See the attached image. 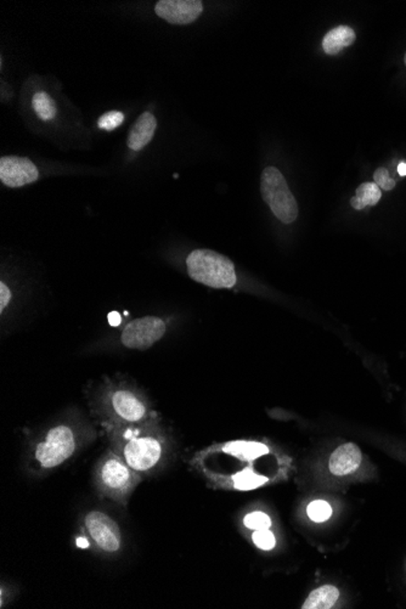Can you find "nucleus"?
Masks as SVG:
<instances>
[{"label": "nucleus", "mask_w": 406, "mask_h": 609, "mask_svg": "<svg viewBox=\"0 0 406 609\" xmlns=\"http://www.w3.org/2000/svg\"><path fill=\"white\" fill-rule=\"evenodd\" d=\"M186 266L192 280L212 289H231L237 280L232 261L211 250L191 252Z\"/></svg>", "instance_id": "nucleus-1"}, {"label": "nucleus", "mask_w": 406, "mask_h": 609, "mask_svg": "<svg viewBox=\"0 0 406 609\" xmlns=\"http://www.w3.org/2000/svg\"><path fill=\"white\" fill-rule=\"evenodd\" d=\"M232 481H234V488L237 490H253L255 488L265 484L268 481V478L255 474L251 468H245L244 471L239 472L232 477Z\"/></svg>", "instance_id": "nucleus-17"}, {"label": "nucleus", "mask_w": 406, "mask_h": 609, "mask_svg": "<svg viewBox=\"0 0 406 609\" xmlns=\"http://www.w3.org/2000/svg\"><path fill=\"white\" fill-rule=\"evenodd\" d=\"M137 479L132 467L118 456L108 457L99 470V481L103 490L117 499H122L132 492Z\"/></svg>", "instance_id": "nucleus-4"}, {"label": "nucleus", "mask_w": 406, "mask_h": 609, "mask_svg": "<svg viewBox=\"0 0 406 609\" xmlns=\"http://www.w3.org/2000/svg\"><path fill=\"white\" fill-rule=\"evenodd\" d=\"M223 450L232 456L239 457L241 460L252 461L257 457L267 455L269 452V447L263 443L236 440V442L228 443Z\"/></svg>", "instance_id": "nucleus-14"}, {"label": "nucleus", "mask_w": 406, "mask_h": 609, "mask_svg": "<svg viewBox=\"0 0 406 609\" xmlns=\"http://www.w3.org/2000/svg\"><path fill=\"white\" fill-rule=\"evenodd\" d=\"M355 32L349 26H338L323 37V49L328 55H337L355 42Z\"/></svg>", "instance_id": "nucleus-13"}, {"label": "nucleus", "mask_w": 406, "mask_h": 609, "mask_svg": "<svg viewBox=\"0 0 406 609\" xmlns=\"http://www.w3.org/2000/svg\"><path fill=\"white\" fill-rule=\"evenodd\" d=\"M404 62H405V66H406V53H405V58H404Z\"/></svg>", "instance_id": "nucleus-28"}, {"label": "nucleus", "mask_w": 406, "mask_h": 609, "mask_svg": "<svg viewBox=\"0 0 406 609\" xmlns=\"http://www.w3.org/2000/svg\"><path fill=\"white\" fill-rule=\"evenodd\" d=\"M112 408L119 418L128 422H137L146 416V406L128 391H118L113 394Z\"/></svg>", "instance_id": "nucleus-11"}, {"label": "nucleus", "mask_w": 406, "mask_h": 609, "mask_svg": "<svg viewBox=\"0 0 406 609\" xmlns=\"http://www.w3.org/2000/svg\"><path fill=\"white\" fill-rule=\"evenodd\" d=\"M307 513L312 521L320 523V522L328 521L332 515V508L328 502L323 501V500H315V501L309 504Z\"/></svg>", "instance_id": "nucleus-19"}, {"label": "nucleus", "mask_w": 406, "mask_h": 609, "mask_svg": "<svg viewBox=\"0 0 406 609\" xmlns=\"http://www.w3.org/2000/svg\"><path fill=\"white\" fill-rule=\"evenodd\" d=\"M166 334V324L158 316H144L133 320L123 329L121 341L126 348L145 350Z\"/></svg>", "instance_id": "nucleus-5"}, {"label": "nucleus", "mask_w": 406, "mask_h": 609, "mask_svg": "<svg viewBox=\"0 0 406 609\" xmlns=\"http://www.w3.org/2000/svg\"><path fill=\"white\" fill-rule=\"evenodd\" d=\"M11 300V291L8 286L1 282L0 284V311L3 313L6 308V305L9 304Z\"/></svg>", "instance_id": "nucleus-24"}, {"label": "nucleus", "mask_w": 406, "mask_h": 609, "mask_svg": "<svg viewBox=\"0 0 406 609\" xmlns=\"http://www.w3.org/2000/svg\"><path fill=\"white\" fill-rule=\"evenodd\" d=\"M373 180L375 184L380 189H383L386 191H391V189L396 187V180L389 175V172L386 168H378L375 174H373Z\"/></svg>", "instance_id": "nucleus-23"}, {"label": "nucleus", "mask_w": 406, "mask_h": 609, "mask_svg": "<svg viewBox=\"0 0 406 609\" xmlns=\"http://www.w3.org/2000/svg\"><path fill=\"white\" fill-rule=\"evenodd\" d=\"M244 524L248 529L260 531V529H269L271 526V520L264 512H252L244 518Z\"/></svg>", "instance_id": "nucleus-21"}, {"label": "nucleus", "mask_w": 406, "mask_h": 609, "mask_svg": "<svg viewBox=\"0 0 406 609\" xmlns=\"http://www.w3.org/2000/svg\"><path fill=\"white\" fill-rule=\"evenodd\" d=\"M76 452L74 431L67 426L51 428L44 440L35 449V458L46 470L60 466Z\"/></svg>", "instance_id": "nucleus-3"}, {"label": "nucleus", "mask_w": 406, "mask_h": 609, "mask_svg": "<svg viewBox=\"0 0 406 609\" xmlns=\"http://www.w3.org/2000/svg\"><path fill=\"white\" fill-rule=\"evenodd\" d=\"M398 173H399V175L400 177H405L406 175V163L401 162L399 166H398Z\"/></svg>", "instance_id": "nucleus-26"}, {"label": "nucleus", "mask_w": 406, "mask_h": 609, "mask_svg": "<svg viewBox=\"0 0 406 609\" xmlns=\"http://www.w3.org/2000/svg\"><path fill=\"white\" fill-rule=\"evenodd\" d=\"M339 591L337 587L331 585H325L319 589L314 590L309 594L308 599L304 602L303 609H328L332 608L333 604L337 602Z\"/></svg>", "instance_id": "nucleus-15"}, {"label": "nucleus", "mask_w": 406, "mask_h": 609, "mask_svg": "<svg viewBox=\"0 0 406 609\" xmlns=\"http://www.w3.org/2000/svg\"><path fill=\"white\" fill-rule=\"evenodd\" d=\"M162 452V444L156 438H134L126 444L123 456L134 471L146 472L160 462Z\"/></svg>", "instance_id": "nucleus-6"}, {"label": "nucleus", "mask_w": 406, "mask_h": 609, "mask_svg": "<svg viewBox=\"0 0 406 609\" xmlns=\"http://www.w3.org/2000/svg\"><path fill=\"white\" fill-rule=\"evenodd\" d=\"M357 200L360 201L362 207L375 206L381 200V189L377 187L375 182H364L357 189Z\"/></svg>", "instance_id": "nucleus-18"}, {"label": "nucleus", "mask_w": 406, "mask_h": 609, "mask_svg": "<svg viewBox=\"0 0 406 609\" xmlns=\"http://www.w3.org/2000/svg\"><path fill=\"white\" fill-rule=\"evenodd\" d=\"M252 540L255 542V546H258L262 550L269 551L274 549L276 544L274 534L269 529H260L255 531L252 535Z\"/></svg>", "instance_id": "nucleus-22"}, {"label": "nucleus", "mask_w": 406, "mask_h": 609, "mask_svg": "<svg viewBox=\"0 0 406 609\" xmlns=\"http://www.w3.org/2000/svg\"><path fill=\"white\" fill-rule=\"evenodd\" d=\"M77 545H78L79 547H83V549H85V547H88L89 544L88 541L85 540L84 538H79L78 540H77Z\"/></svg>", "instance_id": "nucleus-27"}, {"label": "nucleus", "mask_w": 406, "mask_h": 609, "mask_svg": "<svg viewBox=\"0 0 406 609\" xmlns=\"http://www.w3.org/2000/svg\"><path fill=\"white\" fill-rule=\"evenodd\" d=\"M157 121L150 112H144L139 116L128 135L127 144L129 148L139 151L151 141L156 130Z\"/></svg>", "instance_id": "nucleus-12"}, {"label": "nucleus", "mask_w": 406, "mask_h": 609, "mask_svg": "<svg viewBox=\"0 0 406 609\" xmlns=\"http://www.w3.org/2000/svg\"><path fill=\"white\" fill-rule=\"evenodd\" d=\"M124 121V114L121 111H108L99 118L98 127L106 132H112L118 128Z\"/></svg>", "instance_id": "nucleus-20"}, {"label": "nucleus", "mask_w": 406, "mask_h": 609, "mask_svg": "<svg viewBox=\"0 0 406 609\" xmlns=\"http://www.w3.org/2000/svg\"><path fill=\"white\" fill-rule=\"evenodd\" d=\"M110 324L112 325V326H117L121 323V318H119V315L117 313H112V314L110 315Z\"/></svg>", "instance_id": "nucleus-25"}, {"label": "nucleus", "mask_w": 406, "mask_h": 609, "mask_svg": "<svg viewBox=\"0 0 406 609\" xmlns=\"http://www.w3.org/2000/svg\"><path fill=\"white\" fill-rule=\"evenodd\" d=\"M87 531L95 544L105 552H116L121 549L122 536L116 522L103 512H90L85 517Z\"/></svg>", "instance_id": "nucleus-7"}, {"label": "nucleus", "mask_w": 406, "mask_h": 609, "mask_svg": "<svg viewBox=\"0 0 406 609\" xmlns=\"http://www.w3.org/2000/svg\"><path fill=\"white\" fill-rule=\"evenodd\" d=\"M40 172L28 158L8 156L0 160V180L8 187H21L37 182Z\"/></svg>", "instance_id": "nucleus-8"}, {"label": "nucleus", "mask_w": 406, "mask_h": 609, "mask_svg": "<svg viewBox=\"0 0 406 609\" xmlns=\"http://www.w3.org/2000/svg\"><path fill=\"white\" fill-rule=\"evenodd\" d=\"M32 106H33L35 114L43 121L54 119L56 113H58V108H56L54 100L51 98L49 94L45 93V92H37L33 95Z\"/></svg>", "instance_id": "nucleus-16"}, {"label": "nucleus", "mask_w": 406, "mask_h": 609, "mask_svg": "<svg viewBox=\"0 0 406 609\" xmlns=\"http://www.w3.org/2000/svg\"><path fill=\"white\" fill-rule=\"evenodd\" d=\"M203 11L200 0H161L155 6V12L173 25H189Z\"/></svg>", "instance_id": "nucleus-9"}, {"label": "nucleus", "mask_w": 406, "mask_h": 609, "mask_svg": "<svg viewBox=\"0 0 406 609\" xmlns=\"http://www.w3.org/2000/svg\"><path fill=\"white\" fill-rule=\"evenodd\" d=\"M362 463V452L353 444L347 443L337 447L330 457L328 467L335 476H347L357 471Z\"/></svg>", "instance_id": "nucleus-10"}, {"label": "nucleus", "mask_w": 406, "mask_h": 609, "mask_svg": "<svg viewBox=\"0 0 406 609\" xmlns=\"http://www.w3.org/2000/svg\"><path fill=\"white\" fill-rule=\"evenodd\" d=\"M260 192L274 216L284 224L294 223L298 216V205L287 182L278 168L267 167L260 178Z\"/></svg>", "instance_id": "nucleus-2"}]
</instances>
